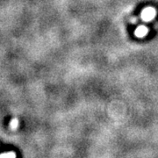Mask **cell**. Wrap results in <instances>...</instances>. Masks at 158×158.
Instances as JSON below:
<instances>
[{"label": "cell", "mask_w": 158, "mask_h": 158, "mask_svg": "<svg viewBox=\"0 0 158 158\" xmlns=\"http://www.w3.org/2000/svg\"><path fill=\"white\" fill-rule=\"evenodd\" d=\"M156 15V11L153 7H147L141 11V19L145 22H149L153 20Z\"/></svg>", "instance_id": "1"}, {"label": "cell", "mask_w": 158, "mask_h": 158, "mask_svg": "<svg viewBox=\"0 0 158 158\" xmlns=\"http://www.w3.org/2000/svg\"><path fill=\"white\" fill-rule=\"evenodd\" d=\"M148 32V29L147 27H145V26H140L135 30V34L136 37H138V38H143V37H145L147 35Z\"/></svg>", "instance_id": "2"}, {"label": "cell", "mask_w": 158, "mask_h": 158, "mask_svg": "<svg viewBox=\"0 0 158 158\" xmlns=\"http://www.w3.org/2000/svg\"><path fill=\"white\" fill-rule=\"evenodd\" d=\"M19 119L17 118H12L11 120V122H10V127H11V129H17L18 127H19Z\"/></svg>", "instance_id": "3"}]
</instances>
